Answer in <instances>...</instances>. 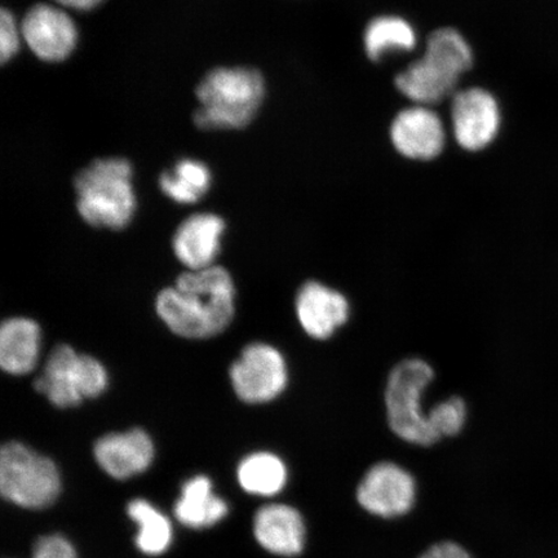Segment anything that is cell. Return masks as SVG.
<instances>
[{
	"instance_id": "obj_6",
	"label": "cell",
	"mask_w": 558,
	"mask_h": 558,
	"mask_svg": "<svg viewBox=\"0 0 558 558\" xmlns=\"http://www.w3.org/2000/svg\"><path fill=\"white\" fill-rule=\"evenodd\" d=\"M107 368L93 355L81 354L73 347L60 344L53 349L44 375L34 381L38 393L53 407L72 409L85 400L96 399L107 390Z\"/></svg>"
},
{
	"instance_id": "obj_16",
	"label": "cell",
	"mask_w": 558,
	"mask_h": 558,
	"mask_svg": "<svg viewBox=\"0 0 558 558\" xmlns=\"http://www.w3.org/2000/svg\"><path fill=\"white\" fill-rule=\"evenodd\" d=\"M460 75L444 61L425 53L396 78V87L409 100L428 107L452 94Z\"/></svg>"
},
{
	"instance_id": "obj_18",
	"label": "cell",
	"mask_w": 558,
	"mask_h": 558,
	"mask_svg": "<svg viewBox=\"0 0 558 558\" xmlns=\"http://www.w3.org/2000/svg\"><path fill=\"white\" fill-rule=\"evenodd\" d=\"M228 511V505L213 493L211 481L206 476L187 480L174 505L179 522L191 529L211 527L225 519Z\"/></svg>"
},
{
	"instance_id": "obj_3",
	"label": "cell",
	"mask_w": 558,
	"mask_h": 558,
	"mask_svg": "<svg viewBox=\"0 0 558 558\" xmlns=\"http://www.w3.org/2000/svg\"><path fill=\"white\" fill-rule=\"evenodd\" d=\"M132 166L123 158L97 159L76 174V208L90 227L120 230L134 218Z\"/></svg>"
},
{
	"instance_id": "obj_1",
	"label": "cell",
	"mask_w": 558,
	"mask_h": 558,
	"mask_svg": "<svg viewBox=\"0 0 558 558\" xmlns=\"http://www.w3.org/2000/svg\"><path fill=\"white\" fill-rule=\"evenodd\" d=\"M157 313L185 339H208L225 331L235 313V286L226 268L187 270L172 288L159 292Z\"/></svg>"
},
{
	"instance_id": "obj_8",
	"label": "cell",
	"mask_w": 558,
	"mask_h": 558,
	"mask_svg": "<svg viewBox=\"0 0 558 558\" xmlns=\"http://www.w3.org/2000/svg\"><path fill=\"white\" fill-rule=\"evenodd\" d=\"M451 124L460 148L478 151L497 138L501 111L495 97L483 88L460 90L451 105Z\"/></svg>"
},
{
	"instance_id": "obj_4",
	"label": "cell",
	"mask_w": 558,
	"mask_h": 558,
	"mask_svg": "<svg viewBox=\"0 0 558 558\" xmlns=\"http://www.w3.org/2000/svg\"><path fill=\"white\" fill-rule=\"evenodd\" d=\"M435 378L427 362L409 359L389 374L386 388L387 417L390 429L409 444L430 446L439 441L422 407L423 395Z\"/></svg>"
},
{
	"instance_id": "obj_2",
	"label": "cell",
	"mask_w": 558,
	"mask_h": 558,
	"mask_svg": "<svg viewBox=\"0 0 558 558\" xmlns=\"http://www.w3.org/2000/svg\"><path fill=\"white\" fill-rule=\"evenodd\" d=\"M265 96L263 75L250 68L211 70L197 88L194 122L206 131L241 130L253 122Z\"/></svg>"
},
{
	"instance_id": "obj_10",
	"label": "cell",
	"mask_w": 558,
	"mask_h": 558,
	"mask_svg": "<svg viewBox=\"0 0 558 558\" xmlns=\"http://www.w3.org/2000/svg\"><path fill=\"white\" fill-rule=\"evenodd\" d=\"M21 33L32 52L47 62L64 61L78 41V31L72 17L50 4H37L27 11Z\"/></svg>"
},
{
	"instance_id": "obj_5",
	"label": "cell",
	"mask_w": 558,
	"mask_h": 558,
	"mask_svg": "<svg viewBox=\"0 0 558 558\" xmlns=\"http://www.w3.org/2000/svg\"><path fill=\"white\" fill-rule=\"evenodd\" d=\"M0 493L19 507L48 508L60 497V472L50 458L24 444H5L0 451Z\"/></svg>"
},
{
	"instance_id": "obj_21",
	"label": "cell",
	"mask_w": 558,
	"mask_h": 558,
	"mask_svg": "<svg viewBox=\"0 0 558 558\" xmlns=\"http://www.w3.org/2000/svg\"><path fill=\"white\" fill-rule=\"evenodd\" d=\"M211 172L195 159H181L172 170L162 173L160 190L179 205H193L205 197L211 186Z\"/></svg>"
},
{
	"instance_id": "obj_26",
	"label": "cell",
	"mask_w": 558,
	"mask_h": 558,
	"mask_svg": "<svg viewBox=\"0 0 558 558\" xmlns=\"http://www.w3.org/2000/svg\"><path fill=\"white\" fill-rule=\"evenodd\" d=\"M33 558H76L75 548L65 536L45 535L35 542Z\"/></svg>"
},
{
	"instance_id": "obj_22",
	"label": "cell",
	"mask_w": 558,
	"mask_h": 558,
	"mask_svg": "<svg viewBox=\"0 0 558 558\" xmlns=\"http://www.w3.org/2000/svg\"><path fill=\"white\" fill-rule=\"evenodd\" d=\"M131 520L138 525L136 546L144 555L159 556L169 549L172 527L169 519L144 499L132 500L128 506Z\"/></svg>"
},
{
	"instance_id": "obj_20",
	"label": "cell",
	"mask_w": 558,
	"mask_h": 558,
	"mask_svg": "<svg viewBox=\"0 0 558 558\" xmlns=\"http://www.w3.org/2000/svg\"><path fill=\"white\" fill-rule=\"evenodd\" d=\"M239 481L244 492L260 497H274L288 484V469L276 453H250L239 465Z\"/></svg>"
},
{
	"instance_id": "obj_19",
	"label": "cell",
	"mask_w": 558,
	"mask_h": 558,
	"mask_svg": "<svg viewBox=\"0 0 558 558\" xmlns=\"http://www.w3.org/2000/svg\"><path fill=\"white\" fill-rule=\"evenodd\" d=\"M415 27L400 16H380L369 21L364 34V47L369 60L379 61L388 54L415 50Z\"/></svg>"
},
{
	"instance_id": "obj_7",
	"label": "cell",
	"mask_w": 558,
	"mask_h": 558,
	"mask_svg": "<svg viewBox=\"0 0 558 558\" xmlns=\"http://www.w3.org/2000/svg\"><path fill=\"white\" fill-rule=\"evenodd\" d=\"M234 393L243 402L268 403L283 393L289 384V367L277 348L265 343L250 344L230 366Z\"/></svg>"
},
{
	"instance_id": "obj_24",
	"label": "cell",
	"mask_w": 558,
	"mask_h": 558,
	"mask_svg": "<svg viewBox=\"0 0 558 558\" xmlns=\"http://www.w3.org/2000/svg\"><path fill=\"white\" fill-rule=\"evenodd\" d=\"M428 418L439 439L460 434L466 422V404L460 397H450L428 411Z\"/></svg>"
},
{
	"instance_id": "obj_27",
	"label": "cell",
	"mask_w": 558,
	"mask_h": 558,
	"mask_svg": "<svg viewBox=\"0 0 558 558\" xmlns=\"http://www.w3.org/2000/svg\"><path fill=\"white\" fill-rule=\"evenodd\" d=\"M421 558H472L459 544L452 542L438 543L430 547Z\"/></svg>"
},
{
	"instance_id": "obj_17",
	"label": "cell",
	"mask_w": 558,
	"mask_h": 558,
	"mask_svg": "<svg viewBox=\"0 0 558 558\" xmlns=\"http://www.w3.org/2000/svg\"><path fill=\"white\" fill-rule=\"evenodd\" d=\"M40 347L41 331L34 319H5L0 329V366L7 374H31L38 365Z\"/></svg>"
},
{
	"instance_id": "obj_11",
	"label": "cell",
	"mask_w": 558,
	"mask_h": 558,
	"mask_svg": "<svg viewBox=\"0 0 558 558\" xmlns=\"http://www.w3.org/2000/svg\"><path fill=\"white\" fill-rule=\"evenodd\" d=\"M390 140L403 157L414 160L435 159L445 148V125L436 111L416 105L396 116L390 125Z\"/></svg>"
},
{
	"instance_id": "obj_15",
	"label": "cell",
	"mask_w": 558,
	"mask_h": 558,
	"mask_svg": "<svg viewBox=\"0 0 558 558\" xmlns=\"http://www.w3.org/2000/svg\"><path fill=\"white\" fill-rule=\"evenodd\" d=\"M254 534L257 543L276 556L296 557L305 547L303 515L290 506L268 505L260 508L255 514Z\"/></svg>"
},
{
	"instance_id": "obj_12",
	"label": "cell",
	"mask_w": 558,
	"mask_h": 558,
	"mask_svg": "<svg viewBox=\"0 0 558 558\" xmlns=\"http://www.w3.org/2000/svg\"><path fill=\"white\" fill-rule=\"evenodd\" d=\"M94 453L105 473L123 481L148 470L156 450L153 439L144 429L132 428L97 439Z\"/></svg>"
},
{
	"instance_id": "obj_28",
	"label": "cell",
	"mask_w": 558,
	"mask_h": 558,
	"mask_svg": "<svg viewBox=\"0 0 558 558\" xmlns=\"http://www.w3.org/2000/svg\"><path fill=\"white\" fill-rule=\"evenodd\" d=\"M61 5L76 11H89L102 3V0H56Z\"/></svg>"
},
{
	"instance_id": "obj_23",
	"label": "cell",
	"mask_w": 558,
	"mask_h": 558,
	"mask_svg": "<svg viewBox=\"0 0 558 558\" xmlns=\"http://www.w3.org/2000/svg\"><path fill=\"white\" fill-rule=\"evenodd\" d=\"M425 53L444 61L460 76L469 72L473 65V51L469 40L451 27L432 33Z\"/></svg>"
},
{
	"instance_id": "obj_13",
	"label": "cell",
	"mask_w": 558,
	"mask_h": 558,
	"mask_svg": "<svg viewBox=\"0 0 558 558\" xmlns=\"http://www.w3.org/2000/svg\"><path fill=\"white\" fill-rule=\"evenodd\" d=\"M295 311L300 326L311 338L326 340L348 323L351 308L341 292L310 281L298 292Z\"/></svg>"
},
{
	"instance_id": "obj_25",
	"label": "cell",
	"mask_w": 558,
	"mask_h": 558,
	"mask_svg": "<svg viewBox=\"0 0 558 558\" xmlns=\"http://www.w3.org/2000/svg\"><path fill=\"white\" fill-rule=\"evenodd\" d=\"M21 37L16 19L9 10L3 9L0 12V61L7 64L15 58L20 50Z\"/></svg>"
},
{
	"instance_id": "obj_9",
	"label": "cell",
	"mask_w": 558,
	"mask_h": 558,
	"mask_svg": "<svg viewBox=\"0 0 558 558\" xmlns=\"http://www.w3.org/2000/svg\"><path fill=\"white\" fill-rule=\"evenodd\" d=\"M415 480L402 466L383 462L375 464L362 478L357 500L368 513L383 519H396L414 507Z\"/></svg>"
},
{
	"instance_id": "obj_14",
	"label": "cell",
	"mask_w": 558,
	"mask_h": 558,
	"mask_svg": "<svg viewBox=\"0 0 558 558\" xmlns=\"http://www.w3.org/2000/svg\"><path fill=\"white\" fill-rule=\"evenodd\" d=\"M226 222L215 214H195L181 222L173 235L172 248L178 260L190 270L214 267L221 248Z\"/></svg>"
}]
</instances>
